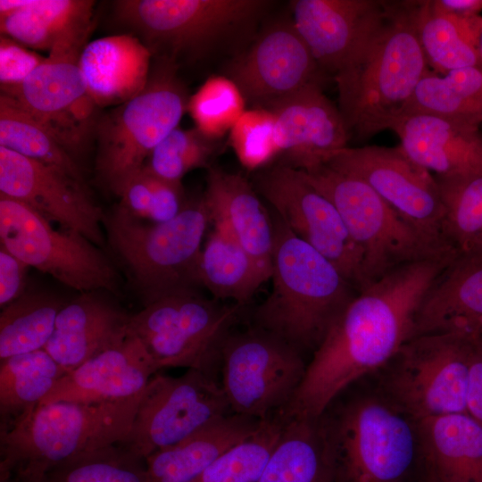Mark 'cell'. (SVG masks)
Returning a JSON list of instances; mask_svg holds the SVG:
<instances>
[{"label":"cell","mask_w":482,"mask_h":482,"mask_svg":"<svg viewBox=\"0 0 482 482\" xmlns=\"http://www.w3.org/2000/svg\"><path fill=\"white\" fill-rule=\"evenodd\" d=\"M456 255L400 266L359 292L313 352L283 419L322 416L349 385L386 365L411 339L424 295Z\"/></svg>","instance_id":"6da1fadb"},{"label":"cell","mask_w":482,"mask_h":482,"mask_svg":"<svg viewBox=\"0 0 482 482\" xmlns=\"http://www.w3.org/2000/svg\"><path fill=\"white\" fill-rule=\"evenodd\" d=\"M413 1H387L382 25L334 78L350 137L390 129L429 71L416 34Z\"/></svg>","instance_id":"7a4b0ae2"},{"label":"cell","mask_w":482,"mask_h":482,"mask_svg":"<svg viewBox=\"0 0 482 482\" xmlns=\"http://www.w3.org/2000/svg\"><path fill=\"white\" fill-rule=\"evenodd\" d=\"M273 219L272 288L253 313L254 327L303 353L314 352L358 295L326 257Z\"/></svg>","instance_id":"3957f363"},{"label":"cell","mask_w":482,"mask_h":482,"mask_svg":"<svg viewBox=\"0 0 482 482\" xmlns=\"http://www.w3.org/2000/svg\"><path fill=\"white\" fill-rule=\"evenodd\" d=\"M209 223L203 197L164 222L136 218L119 204L105 212L106 245L143 307L202 287L199 260Z\"/></svg>","instance_id":"277c9868"},{"label":"cell","mask_w":482,"mask_h":482,"mask_svg":"<svg viewBox=\"0 0 482 482\" xmlns=\"http://www.w3.org/2000/svg\"><path fill=\"white\" fill-rule=\"evenodd\" d=\"M142 394L116 402L38 404L0 426V475L20 468L46 473L81 453L120 444Z\"/></svg>","instance_id":"5b68a950"},{"label":"cell","mask_w":482,"mask_h":482,"mask_svg":"<svg viewBox=\"0 0 482 482\" xmlns=\"http://www.w3.org/2000/svg\"><path fill=\"white\" fill-rule=\"evenodd\" d=\"M177 67L160 58L145 87L96 122V179L118 197L155 146L179 127L187 111L188 98Z\"/></svg>","instance_id":"8992f818"},{"label":"cell","mask_w":482,"mask_h":482,"mask_svg":"<svg viewBox=\"0 0 482 482\" xmlns=\"http://www.w3.org/2000/svg\"><path fill=\"white\" fill-rule=\"evenodd\" d=\"M271 4L264 0H122L117 18L152 54L178 64L249 35Z\"/></svg>","instance_id":"52a82bcc"},{"label":"cell","mask_w":482,"mask_h":482,"mask_svg":"<svg viewBox=\"0 0 482 482\" xmlns=\"http://www.w3.org/2000/svg\"><path fill=\"white\" fill-rule=\"evenodd\" d=\"M298 170L334 204L361 249L365 288L400 266L456 252L420 233L364 181L327 163Z\"/></svg>","instance_id":"ba28073f"},{"label":"cell","mask_w":482,"mask_h":482,"mask_svg":"<svg viewBox=\"0 0 482 482\" xmlns=\"http://www.w3.org/2000/svg\"><path fill=\"white\" fill-rule=\"evenodd\" d=\"M324 419L337 482H403L420 453L417 421L389 400L362 397Z\"/></svg>","instance_id":"9c48e42d"},{"label":"cell","mask_w":482,"mask_h":482,"mask_svg":"<svg viewBox=\"0 0 482 482\" xmlns=\"http://www.w3.org/2000/svg\"><path fill=\"white\" fill-rule=\"evenodd\" d=\"M240 307L205 298L197 291L181 293L132 313L129 332L158 370L187 368L215 378L222 345Z\"/></svg>","instance_id":"30bf717a"},{"label":"cell","mask_w":482,"mask_h":482,"mask_svg":"<svg viewBox=\"0 0 482 482\" xmlns=\"http://www.w3.org/2000/svg\"><path fill=\"white\" fill-rule=\"evenodd\" d=\"M0 245L29 267L80 293L118 295L113 262L82 235L60 227L26 204L0 195Z\"/></svg>","instance_id":"8fae6325"},{"label":"cell","mask_w":482,"mask_h":482,"mask_svg":"<svg viewBox=\"0 0 482 482\" xmlns=\"http://www.w3.org/2000/svg\"><path fill=\"white\" fill-rule=\"evenodd\" d=\"M470 342L459 334L409 339L387 363L389 401L414 420L467 413Z\"/></svg>","instance_id":"7c38bea8"},{"label":"cell","mask_w":482,"mask_h":482,"mask_svg":"<svg viewBox=\"0 0 482 482\" xmlns=\"http://www.w3.org/2000/svg\"><path fill=\"white\" fill-rule=\"evenodd\" d=\"M221 387L233 413L265 420L280 412L307 364L296 348L257 327L229 333L220 355Z\"/></svg>","instance_id":"4fadbf2b"},{"label":"cell","mask_w":482,"mask_h":482,"mask_svg":"<svg viewBox=\"0 0 482 482\" xmlns=\"http://www.w3.org/2000/svg\"><path fill=\"white\" fill-rule=\"evenodd\" d=\"M87 37L79 35L60 40L21 85L1 90L45 128L75 160L95 133L98 120L97 106L87 92L79 66Z\"/></svg>","instance_id":"5bb4252c"},{"label":"cell","mask_w":482,"mask_h":482,"mask_svg":"<svg viewBox=\"0 0 482 482\" xmlns=\"http://www.w3.org/2000/svg\"><path fill=\"white\" fill-rule=\"evenodd\" d=\"M233 413L221 386L196 370L155 374L143 391L127 437L119 445L145 460L212 421Z\"/></svg>","instance_id":"9a60e30c"},{"label":"cell","mask_w":482,"mask_h":482,"mask_svg":"<svg viewBox=\"0 0 482 482\" xmlns=\"http://www.w3.org/2000/svg\"><path fill=\"white\" fill-rule=\"evenodd\" d=\"M256 184L295 236L333 263L358 292L365 288L361 249L334 204L298 170L278 163L260 173Z\"/></svg>","instance_id":"2e32d148"},{"label":"cell","mask_w":482,"mask_h":482,"mask_svg":"<svg viewBox=\"0 0 482 482\" xmlns=\"http://www.w3.org/2000/svg\"><path fill=\"white\" fill-rule=\"evenodd\" d=\"M326 163L364 181L420 233L448 245L441 235L445 208L436 178L400 145L346 146Z\"/></svg>","instance_id":"e0dca14e"},{"label":"cell","mask_w":482,"mask_h":482,"mask_svg":"<svg viewBox=\"0 0 482 482\" xmlns=\"http://www.w3.org/2000/svg\"><path fill=\"white\" fill-rule=\"evenodd\" d=\"M0 195L21 202L50 222L106 245L105 212L85 182L68 172L0 146Z\"/></svg>","instance_id":"ac0fdd59"},{"label":"cell","mask_w":482,"mask_h":482,"mask_svg":"<svg viewBox=\"0 0 482 482\" xmlns=\"http://www.w3.org/2000/svg\"><path fill=\"white\" fill-rule=\"evenodd\" d=\"M320 69L293 21L265 28L229 64L228 75L256 107L320 81Z\"/></svg>","instance_id":"d6986e66"},{"label":"cell","mask_w":482,"mask_h":482,"mask_svg":"<svg viewBox=\"0 0 482 482\" xmlns=\"http://www.w3.org/2000/svg\"><path fill=\"white\" fill-rule=\"evenodd\" d=\"M274 117V140L280 164L305 170L326 163L347 146L349 132L342 114L326 96L320 81L263 106Z\"/></svg>","instance_id":"ffe728a7"},{"label":"cell","mask_w":482,"mask_h":482,"mask_svg":"<svg viewBox=\"0 0 482 482\" xmlns=\"http://www.w3.org/2000/svg\"><path fill=\"white\" fill-rule=\"evenodd\" d=\"M293 23L320 71L337 75L382 25L387 1L295 0Z\"/></svg>","instance_id":"44dd1931"},{"label":"cell","mask_w":482,"mask_h":482,"mask_svg":"<svg viewBox=\"0 0 482 482\" xmlns=\"http://www.w3.org/2000/svg\"><path fill=\"white\" fill-rule=\"evenodd\" d=\"M157 370L143 344L129 332L119 345L66 372L39 404L130 399L143 392Z\"/></svg>","instance_id":"7402d4cb"},{"label":"cell","mask_w":482,"mask_h":482,"mask_svg":"<svg viewBox=\"0 0 482 482\" xmlns=\"http://www.w3.org/2000/svg\"><path fill=\"white\" fill-rule=\"evenodd\" d=\"M428 334L482 337V252L458 253L424 295L411 338Z\"/></svg>","instance_id":"603a6c76"},{"label":"cell","mask_w":482,"mask_h":482,"mask_svg":"<svg viewBox=\"0 0 482 482\" xmlns=\"http://www.w3.org/2000/svg\"><path fill=\"white\" fill-rule=\"evenodd\" d=\"M131 314L101 291L84 292L60 311L45 350L67 371L124 341Z\"/></svg>","instance_id":"cb8c5ba5"},{"label":"cell","mask_w":482,"mask_h":482,"mask_svg":"<svg viewBox=\"0 0 482 482\" xmlns=\"http://www.w3.org/2000/svg\"><path fill=\"white\" fill-rule=\"evenodd\" d=\"M400 147L417 164L451 178L482 173V133L444 117L413 113L396 120L390 128Z\"/></svg>","instance_id":"d4e9b609"},{"label":"cell","mask_w":482,"mask_h":482,"mask_svg":"<svg viewBox=\"0 0 482 482\" xmlns=\"http://www.w3.org/2000/svg\"><path fill=\"white\" fill-rule=\"evenodd\" d=\"M210 223L227 230L247 252L266 280L272 274L273 219L239 173L210 168L203 196Z\"/></svg>","instance_id":"484cf974"},{"label":"cell","mask_w":482,"mask_h":482,"mask_svg":"<svg viewBox=\"0 0 482 482\" xmlns=\"http://www.w3.org/2000/svg\"><path fill=\"white\" fill-rule=\"evenodd\" d=\"M152 53L137 36L121 34L87 43L79 66L87 92L97 107L119 106L146 86Z\"/></svg>","instance_id":"4316f807"},{"label":"cell","mask_w":482,"mask_h":482,"mask_svg":"<svg viewBox=\"0 0 482 482\" xmlns=\"http://www.w3.org/2000/svg\"><path fill=\"white\" fill-rule=\"evenodd\" d=\"M260 420L230 413L145 459V482H192L228 449L252 435Z\"/></svg>","instance_id":"83f0119b"},{"label":"cell","mask_w":482,"mask_h":482,"mask_svg":"<svg viewBox=\"0 0 482 482\" xmlns=\"http://www.w3.org/2000/svg\"><path fill=\"white\" fill-rule=\"evenodd\" d=\"M428 474L437 482H482V425L468 413L416 420Z\"/></svg>","instance_id":"f1b7e54d"},{"label":"cell","mask_w":482,"mask_h":482,"mask_svg":"<svg viewBox=\"0 0 482 482\" xmlns=\"http://www.w3.org/2000/svg\"><path fill=\"white\" fill-rule=\"evenodd\" d=\"M284 421L282 435L258 482H337L324 415Z\"/></svg>","instance_id":"f546056e"},{"label":"cell","mask_w":482,"mask_h":482,"mask_svg":"<svg viewBox=\"0 0 482 482\" xmlns=\"http://www.w3.org/2000/svg\"><path fill=\"white\" fill-rule=\"evenodd\" d=\"M412 14L426 62L440 74L482 64L479 43L482 17L437 10L432 0L413 1Z\"/></svg>","instance_id":"4dcf8cb0"},{"label":"cell","mask_w":482,"mask_h":482,"mask_svg":"<svg viewBox=\"0 0 482 482\" xmlns=\"http://www.w3.org/2000/svg\"><path fill=\"white\" fill-rule=\"evenodd\" d=\"M94 4L88 0H26L21 9L0 17L1 35L29 48L49 52L60 40L90 33Z\"/></svg>","instance_id":"1f68e13d"},{"label":"cell","mask_w":482,"mask_h":482,"mask_svg":"<svg viewBox=\"0 0 482 482\" xmlns=\"http://www.w3.org/2000/svg\"><path fill=\"white\" fill-rule=\"evenodd\" d=\"M199 278L214 299H230L241 306L267 281L247 252L219 226H213L202 248Z\"/></svg>","instance_id":"d6a6232c"},{"label":"cell","mask_w":482,"mask_h":482,"mask_svg":"<svg viewBox=\"0 0 482 482\" xmlns=\"http://www.w3.org/2000/svg\"><path fill=\"white\" fill-rule=\"evenodd\" d=\"M413 113L436 115L479 128L482 64L451 71L442 76L428 71L418 84L402 116Z\"/></svg>","instance_id":"836d02e7"},{"label":"cell","mask_w":482,"mask_h":482,"mask_svg":"<svg viewBox=\"0 0 482 482\" xmlns=\"http://www.w3.org/2000/svg\"><path fill=\"white\" fill-rule=\"evenodd\" d=\"M66 372L45 349L1 360V426L38 405Z\"/></svg>","instance_id":"e575fe53"},{"label":"cell","mask_w":482,"mask_h":482,"mask_svg":"<svg viewBox=\"0 0 482 482\" xmlns=\"http://www.w3.org/2000/svg\"><path fill=\"white\" fill-rule=\"evenodd\" d=\"M66 302L49 292L26 291L2 308L0 360L44 349Z\"/></svg>","instance_id":"d590c367"},{"label":"cell","mask_w":482,"mask_h":482,"mask_svg":"<svg viewBox=\"0 0 482 482\" xmlns=\"http://www.w3.org/2000/svg\"><path fill=\"white\" fill-rule=\"evenodd\" d=\"M435 178L445 208L443 240L458 253L482 252V173Z\"/></svg>","instance_id":"8d00e7d4"},{"label":"cell","mask_w":482,"mask_h":482,"mask_svg":"<svg viewBox=\"0 0 482 482\" xmlns=\"http://www.w3.org/2000/svg\"><path fill=\"white\" fill-rule=\"evenodd\" d=\"M0 146L57 167L84 182L78 162L15 100L0 96Z\"/></svg>","instance_id":"74e56055"},{"label":"cell","mask_w":482,"mask_h":482,"mask_svg":"<svg viewBox=\"0 0 482 482\" xmlns=\"http://www.w3.org/2000/svg\"><path fill=\"white\" fill-rule=\"evenodd\" d=\"M284 425L278 413L261 420L252 435L224 452L192 482H258Z\"/></svg>","instance_id":"f35d334b"},{"label":"cell","mask_w":482,"mask_h":482,"mask_svg":"<svg viewBox=\"0 0 482 482\" xmlns=\"http://www.w3.org/2000/svg\"><path fill=\"white\" fill-rule=\"evenodd\" d=\"M145 460L119 445L77 455L46 472L50 482H145Z\"/></svg>","instance_id":"ab89813d"},{"label":"cell","mask_w":482,"mask_h":482,"mask_svg":"<svg viewBox=\"0 0 482 482\" xmlns=\"http://www.w3.org/2000/svg\"><path fill=\"white\" fill-rule=\"evenodd\" d=\"M245 99L237 84L227 76L209 77L187 102L195 128L205 137L218 140L245 111Z\"/></svg>","instance_id":"60d3db41"},{"label":"cell","mask_w":482,"mask_h":482,"mask_svg":"<svg viewBox=\"0 0 482 482\" xmlns=\"http://www.w3.org/2000/svg\"><path fill=\"white\" fill-rule=\"evenodd\" d=\"M219 146L218 140L205 137L195 128L178 127L155 146L145 166L163 179L181 183L188 171L206 166Z\"/></svg>","instance_id":"b9f144b4"},{"label":"cell","mask_w":482,"mask_h":482,"mask_svg":"<svg viewBox=\"0 0 482 482\" xmlns=\"http://www.w3.org/2000/svg\"><path fill=\"white\" fill-rule=\"evenodd\" d=\"M186 203L181 183L163 179L144 166L126 185L118 204L136 218L164 222L176 217Z\"/></svg>","instance_id":"7bdbcfd3"},{"label":"cell","mask_w":482,"mask_h":482,"mask_svg":"<svg viewBox=\"0 0 482 482\" xmlns=\"http://www.w3.org/2000/svg\"><path fill=\"white\" fill-rule=\"evenodd\" d=\"M229 143L246 170L268 165L278 156L272 112L264 107L245 110L230 129Z\"/></svg>","instance_id":"ee69618b"},{"label":"cell","mask_w":482,"mask_h":482,"mask_svg":"<svg viewBox=\"0 0 482 482\" xmlns=\"http://www.w3.org/2000/svg\"><path fill=\"white\" fill-rule=\"evenodd\" d=\"M46 57L16 40L1 35L0 37V85L1 90L21 85Z\"/></svg>","instance_id":"f6af8a7d"},{"label":"cell","mask_w":482,"mask_h":482,"mask_svg":"<svg viewBox=\"0 0 482 482\" xmlns=\"http://www.w3.org/2000/svg\"><path fill=\"white\" fill-rule=\"evenodd\" d=\"M29 266L0 245L1 309L19 298L26 290Z\"/></svg>","instance_id":"bcb514c9"},{"label":"cell","mask_w":482,"mask_h":482,"mask_svg":"<svg viewBox=\"0 0 482 482\" xmlns=\"http://www.w3.org/2000/svg\"><path fill=\"white\" fill-rule=\"evenodd\" d=\"M467 413L482 425V337L470 342Z\"/></svg>","instance_id":"7dc6e473"},{"label":"cell","mask_w":482,"mask_h":482,"mask_svg":"<svg viewBox=\"0 0 482 482\" xmlns=\"http://www.w3.org/2000/svg\"><path fill=\"white\" fill-rule=\"evenodd\" d=\"M434 6L444 12L461 16L478 15L482 0H432Z\"/></svg>","instance_id":"c3c4849f"},{"label":"cell","mask_w":482,"mask_h":482,"mask_svg":"<svg viewBox=\"0 0 482 482\" xmlns=\"http://www.w3.org/2000/svg\"><path fill=\"white\" fill-rule=\"evenodd\" d=\"M0 482H50L46 473L32 469H15L0 475Z\"/></svg>","instance_id":"681fc988"},{"label":"cell","mask_w":482,"mask_h":482,"mask_svg":"<svg viewBox=\"0 0 482 482\" xmlns=\"http://www.w3.org/2000/svg\"><path fill=\"white\" fill-rule=\"evenodd\" d=\"M424 482H437L432 476L428 474V477Z\"/></svg>","instance_id":"f907efd6"},{"label":"cell","mask_w":482,"mask_h":482,"mask_svg":"<svg viewBox=\"0 0 482 482\" xmlns=\"http://www.w3.org/2000/svg\"><path fill=\"white\" fill-rule=\"evenodd\" d=\"M479 53L482 59V35H481L480 43H479Z\"/></svg>","instance_id":"816d5d0a"}]
</instances>
